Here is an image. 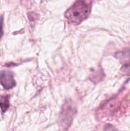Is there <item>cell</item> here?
<instances>
[{
    "instance_id": "obj_1",
    "label": "cell",
    "mask_w": 130,
    "mask_h": 131,
    "mask_svg": "<svg viewBox=\"0 0 130 131\" xmlns=\"http://www.w3.org/2000/svg\"><path fill=\"white\" fill-rule=\"evenodd\" d=\"M90 11L89 4L82 0H79L66 12V17L70 23L77 25L87 17Z\"/></svg>"
},
{
    "instance_id": "obj_2",
    "label": "cell",
    "mask_w": 130,
    "mask_h": 131,
    "mask_svg": "<svg viewBox=\"0 0 130 131\" xmlns=\"http://www.w3.org/2000/svg\"><path fill=\"white\" fill-rule=\"evenodd\" d=\"M75 113V107L70 103H66L64 106L60 116L61 124L64 127L68 128L71 125Z\"/></svg>"
},
{
    "instance_id": "obj_3",
    "label": "cell",
    "mask_w": 130,
    "mask_h": 131,
    "mask_svg": "<svg viewBox=\"0 0 130 131\" xmlns=\"http://www.w3.org/2000/svg\"><path fill=\"white\" fill-rule=\"evenodd\" d=\"M0 83L6 90L15 86V82L13 74L9 71H3L0 73Z\"/></svg>"
},
{
    "instance_id": "obj_4",
    "label": "cell",
    "mask_w": 130,
    "mask_h": 131,
    "mask_svg": "<svg viewBox=\"0 0 130 131\" xmlns=\"http://www.w3.org/2000/svg\"><path fill=\"white\" fill-rule=\"evenodd\" d=\"M118 59L121 60L122 63L125 65H128L130 63V49H125L124 51L119 52L116 54Z\"/></svg>"
},
{
    "instance_id": "obj_5",
    "label": "cell",
    "mask_w": 130,
    "mask_h": 131,
    "mask_svg": "<svg viewBox=\"0 0 130 131\" xmlns=\"http://www.w3.org/2000/svg\"><path fill=\"white\" fill-rule=\"evenodd\" d=\"M10 106L8 96H3L0 98V107L3 112H5Z\"/></svg>"
},
{
    "instance_id": "obj_6",
    "label": "cell",
    "mask_w": 130,
    "mask_h": 131,
    "mask_svg": "<svg viewBox=\"0 0 130 131\" xmlns=\"http://www.w3.org/2000/svg\"><path fill=\"white\" fill-rule=\"evenodd\" d=\"M3 17H0V39L2 37L3 34Z\"/></svg>"
}]
</instances>
